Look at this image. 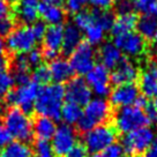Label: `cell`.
I'll return each instance as SVG.
<instances>
[{"instance_id": "obj_1", "label": "cell", "mask_w": 157, "mask_h": 157, "mask_svg": "<svg viewBox=\"0 0 157 157\" xmlns=\"http://www.w3.org/2000/svg\"><path fill=\"white\" fill-rule=\"evenodd\" d=\"M65 88L61 84L51 83L40 88L34 110L40 117L50 118L52 120L60 119L61 109L64 105Z\"/></svg>"}, {"instance_id": "obj_2", "label": "cell", "mask_w": 157, "mask_h": 157, "mask_svg": "<svg viewBox=\"0 0 157 157\" xmlns=\"http://www.w3.org/2000/svg\"><path fill=\"white\" fill-rule=\"evenodd\" d=\"M4 126L8 132L10 139H15L17 142L25 143L30 141L34 135L33 121L29 116L19 108L6 110L4 113Z\"/></svg>"}, {"instance_id": "obj_3", "label": "cell", "mask_w": 157, "mask_h": 157, "mask_svg": "<svg viewBox=\"0 0 157 157\" xmlns=\"http://www.w3.org/2000/svg\"><path fill=\"white\" fill-rule=\"evenodd\" d=\"M111 116V108L104 98H93L83 109L82 117L78 121V129L88 132L93 128L104 125Z\"/></svg>"}, {"instance_id": "obj_4", "label": "cell", "mask_w": 157, "mask_h": 157, "mask_svg": "<svg viewBox=\"0 0 157 157\" xmlns=\"http://www.w3.org/2000/svg\"><path fill=\"white\" fill-rule=\"evenodd\" d=\"M149 124L150 121L144 111L135 105L120 108L114 114V129L123 134H128L139 128L147 127Z\"/></svg>"}, {"instance_id": "obj_5", "label": "cell", "mask_w": 157, "mask_h": 157, "mask_svg": "<svg viewBox=\"0 0 157 157\" xmlns=\"http://www.w3.org/2000/svg\"><path fill=\"white\" fill-rule=\"evenodd\" d=\"M117 139V132L114 127L109 125H101L90 129L84 134L83 142L87 151L98 154L114 143Z\"/></svg>"}, {"instance_id": "obj_6", "label": "cell", "mask_w": 157, "mask_h": 157, "mask_svg": "<svg viewBox=\"0 0 157 157\" xmlns=\"http://www.w3.org/2000/svg\"><path fill=\"white\" fill-rule=\"evenodd\" d=\"M155 140V132L150 127H142L136 131L125 134L121 141V147L128 156L141 155L150 147Z\"/></svg>"}, {"instance_id": "obj_7", "label": "cell", "mask_w": 157, "mask_h": 157, "mask_svg": "<svg viewBox=\"0 0 157 157\" xmlns=\"http://www.w3.org/2000/svg\"><path fill=\"white\" fill-rule=\"evenodd\" d=\"M40 90V86L34 81H30L29 83L19 86L17 88L10 91L6 96L7 103L10 105H15V108H19L25 113H30L34 110L35 102Z\"/></svg>"}, {"instance_id": "obj_8", "label": "cell", "mask_w": 157, "mask_h": 157, "mask_svg": "<svg viewBox=\"0 0 157 157\" xmlns=\"http://www.w3.org/2000/svg\"><path fill=\"white\" fill-rule=\"evenodd\" d=\"M38 40L36 39L31 27L21 25L19 28H15L6 39V48L14 54H25L35 49L36 43Z\"/></svg>"}, {"instance_id": "obj_9", "label": "cell", "mask_w": 157, "mask_h": 157, "mask_svg": "<svg viewBox=\"0 0 157 157\" xmlns=\"http://www.w3.org/2000/svg\"><path fill=\"white\" fill-rule=\"evenodd\" d=\"M95 61L96 51L88 42H82L69 58V64L73 68V72L78 75H87L95 67Z\"/></svg>"}, {"instance_id": "obj_10", "label": "cell", "mask_w": 157, "mask_h": 157, "mask_svg": "<svg viewBox=\"0 0 157 157\" xmlns=\"http://www.w3.org/2000/svg\"><path fill=\"white\" fill-rule=\"evenodd\" d=\"M51 148L54 156L64 157L76 144V133L68 125H60L52 136Z\"/></svg>"}, {"instance_id": "obj_11", "label": "cell", "mask_w": 157, "mask_h": 157, "mask_svg": "<svg viewBox=\"0 0 157 157\" xmlns=\"http://www.w3.org/2000/svg\"><path fill=\"white\" fill-rule=\"evenodd\" d=\"M113 44L120 50L121 53L129 57H139L147 51L146 40L134 31L116 36L113 39Z\"/></svg>"}, {"instance_id": "obj_12", "label": "cell", "mask_w": 157, "mask_h": 157, "mask_svg": "<svg viewBox=\"0 0 157 157\" xmlns=\"http://www.w3.org/2000/svg\"><path fill=\"white\" fill-rule=\"evenodd\" d=\"M91 89L87 81L81 78H71L65 87V98L67 102L76 104L78 106H86L91 101Z\"/></svg>"}, {"instance_id": "obj_13", "label": "cell", "mask_w": 157, "mask_h": 157, "mask_svg": "<svg viewBox=\"0 0 157 157\" xmlns=\"http://www.w3.org/2000/svg\"><path fill=\"white\" fill-rule=\"evenodd\" d=\"M86 81L93 94H95L98 98H103L110 95L111 78L109 69L105 68L103 65H95V67L87 74Z\"/></svg>"}, {"instance_id": "obj_14", "label": "cell", "mask_w": 157, "mask_h": 157, "mask_svg": "<svg viewBox=\"0 0 157 157\" xmlns=\"http://www.w3.org/2000/svg\"><path fill=\"white\" fill-rule=\"evenodd\" d=\"M140 89L136 84L128 83L117 86L110 93V103L119 108H127L135 104L137 97L140 96Z\"/></svg>"}, {"instance_id": "obj_15", "label": "cell", "mask_w": 157, "mask_h": 157, "mask_svg": "<svg viewBox=\"0 0 157 157\" xmlns=\"http://www.w3.org/2000/svg\"><path fill=\"white\" fill-rule=\"evenodd\" d=\"M110 78L111 82L116 86L134 83L139 78V69L133 61L127 58H124L123 61L110 74Z\"/></svg>"}, {"instance_id": "obj_16", "label": "cell", "mask_w": 157, "mask_h": 157, "mask_svg": "<svg viewBox=\"0 0 157 157\" xmlns=\"http://www.w3.org/2000/svg\"><path fill=\"white\" fill-rule=\"evenodd\" d=\"M39 0H17L14 6L15 19L25 25L35 23L39 15Z\"/></svg>"}, {"instance_id": "obj_17", "label": "cell", "mask_w": 157, "mask_h": 157, "mask_svg": "<svg viewBox=\"0 0 157 157\" xmlns=\"http://www.w3.org/2000/svg\"><path fill=\"white\" fill-rule=\"evenodd\" d=\"M140 90L144 97L157 95V63H150L140 76Z\"/></svg>"}, {"instance_id": "obj_18", "label": "cell", "mask_w": 157, "mask_h": 157, "mask_svg": "<svg viewBox=\"0 0 157 157\" xmlns=\"http://www.w3.org/2000/svg\"><path fill=\"white\" fill-rule=\"evenodd\" d=\"M49 71L51 80H53L54 83L58 84L69 81L74 74L69 61L64 58H56L54 60L50 61Z\"/></svg>"}, {"instance_id": "obj_19", "label": "cell", "mask_w": 157, "mask_h": 157, "mask_svg": "<svg viewBox=\"0 0 157 157\" xmlns=\"http://www.w3.org/2000/svg\"><path fill=\"white\" fill-rule=\"evenodd\" d=\"M98 57L101 60V65L108 69H114L125 58L120 50L113 43H105L102 45L98 51Z\"/></svg>"}, {"instance_id": "obj_20", "label": "cell", "mask_w": 157, "mask_h": 157, "mask_svg": "<svg viewBox=\"0 0 157 157\" xmlns=\"http://www.w3.org/2000/svg\"><path fill=\"white\" fill-rule=\"evenodd\" d=\"M82 43V33L74 23H68L64 27V39L61 51L64 54H72L75 49Z\"/></svg>"}, {"instance_id": "obj_21", "label": "cell", "mask_w": 157, "mask_h": 157, "mask_svg": "<svg viewBox=\"0 0 157 157\" xmlns=\"http://www.w3.org/2000/svg\"><path fill=\"white\" fill-rule=\"evenodd\" d=\"M64 39V27L63 25H50L43 37L44 50L58 53L63 46Z\"/></svg>"}, {"instance_id": "obj_22", "label": "cell", "mask_w": 157, "mask_h": 157, "mask_svg": "<svg viewBox=\"0 0 157 157\" xmlns=\"http://www.w3.org/2000/svg\"><path fill=\"white\" fill-rule=\"evenodd\" d=\"M39 15L43 17L45 23H49L50 25H61L66 17V13L60 6L46 2H40Z\"/></svg>"}, {"instance_id": "obj_23", "label": "cell", "mask_w": 157, "mask_h": 157, "mask_svg": "<svg viewBox=\"0 0 157 157\" xmlns=\"http://www.w3.org/2000/svg\"><path fill=\"white\" fill-rule=\"evenodd\" d=\"M33 129H34V134L38 137V140L48 141L54 135L57 126L52 119L46 117H38L33 124Z\"/></svg>"}, {"instance_id": "obj_24", "label": "cell", "mask_w": 157, "mask_h": 157, "mask_svg": "<svg viewBox=\"0 0 157 157\" xmlns=\"http://www.w3.org/2000/svg\"><path fill=\"white\" fill-rule=\"evenodd\" d=\"M137 19L139 17L134 13L119 15L114 20V23H113V27L111 29V34L116 37L119 35L131 33V31H133L134 28H136Z\"/></svg>"}, {"instance_id": "obj_25", "label": "cell", "mask_w": 157, "mask_h": 157, "mask_svg": "<svg viewBox=\"0 0 157 157\" xmlns=\"http://www.w3.org/2000/svg\"><path fill=\"white\" fill-rule=\"evenodd\" d=\"M137 34L144 40H151L157 34V19L152 15H143L137 19Z\"/></svg>"}, {"instance_id": "obj_26", "label": "cell", "mask_w": 157, "mask_h": 157, "mask_svg": "<svg viewBox=\"0 0 157 157\" xmlns=\"http://www.w3.org/2000/svg\"><path fill=\"white\" fill-rule=\"evenodd\" d=\"M82 112H83V110L81 109V106H78L76 104L66 102L63 105L60 118H63V120L65 121L66 125L71 126L74 124H78L80 119L82 117Z\"/></svg>"}, {"instance_id": "obj_27", "label": "cell", "mask_w": 157, "mask_h": 157, "mask_svg": "<svg viewBox=\"0 0 157 157\" xmlns=\"http://www.w3.org/2000/svg\"><path fill=\"white\" fill-rule=\"evenodd\" d=\"M90 12H91L95 23L99 25L104 31L112 29L114 20H116L113 12H111L110 10H96V8H94Z\"/></svg>"}, {"instance_id": "obj_28", "label": "cell", "mask_w": 157, "mask_h": 157, "mask_svg": "<svg viewBox=\"0 0 157 157\" xmlns=\"http://www.w3.org/2000/svg\"><path fill=\"white\" fill-rule=\"evenodd\" d=\"M31 149L28 144L16 141L7 144L0 152V157H31Z\"/></svg>"}, {"instance_id": "obj_29", "label": "cell", "mask_w": 157, "mask_h": 157, "mask_svg": "<svg viewBox=\"0 0 157 157\" xmlns=\"http://www.w3.org/2000/svg\"><path fill=\"white\" fill-rule=\"evenodd\" d=\"M84 34H86V37H87L88 43L94 46V45H97L103 42L105 31H104L98 25H96L95 21H94L93 25H89L88 28L84 30Z\"/></svg>"}, {"instance_id": "obj_30", "label": "cell", "mask_w": 157, "mask_h": 157, "mask_svg": "<svg viewBox=\"0 0 157 157\" xmlns=\"http://www.w3.org/2000/svg\"><path fill=\"white\" fill-rule=\"evenodd\" d=\"M14 83V78L12 76V74L6 71L0 72V99L5 98L12 91Z\"/></svg>"}, {"instance_id": "obj_31", "label": "cell", "mask_w": 157, "mask_h": 157, "mask_svg": "<svg viewBox=\"0 0 157 157\" xmlns=\"http://www.w3.org/2000/svg\"><path fill=\"white\" fill-rule=\"evenodd\" d=\"M93 23H94V17L93 15H91V12L83 10V12H80L78 14H76L74 16V25L81 30V33L84 31L89 25H91Z\"/></svg>"}, {"instance_id": "obj_32", "label": "cell", "mask_w": 157, "mask_h": 157, "mask_svg": "<svg viewBox=\"0 0 157 157\" xmlns=\"http://www.w3.org/2000/svg\"><path fill=\"white\" fill-rule=\"evenodd\" d=\"M33 80L34 82L37 84H48L50 80H51V75H50L49 67L45 65H39L38 67H36L33 72Z\"/></svg>"}, {"instance_id": "obj_33", "label": "cell", "mask_w": 157, "mask_h": 157, "mask_svg": "<svg viewBox=\"0 0 157 157\" xmlns=\"http://www.w3.org/2000/svg\"><path fill=\"white\" fill-rule=\"evenodd\" d=\"M88 4L89 0H65L66 10L75 15L78 14L80 12H83Z\"/></svg>"}, {"instance_id": "obj_34", "label": "cell", "mask_w": 157, "mask_h": 157, "mask_svg": "<svg viewBox=\"0 0 157 157\" xmlns=\"http://www.w3.org/2000/svg\"><path fill=\"white\" fill-rule=\"evenodd\" d=\"M35 152L37 157H54L51 144L48 141L37 140L35 143Z\"/></svg>"}, {"instance_id": "obj_35", "label": "cell", "mask_w": 157, "mask_h": 157, "mask_svg": "<svg viewBox=\"0 0 157 157\" xmlns=\"http://www.w3.org/2000/svg\"><path fill=\"white\" fill-rule=\"evenodd\" d=\"M123 155H124L123 147L120 144L113 143V144H111L106 149H104L103 151L94 155L93 157H123Z\"/></svg>"}, {"instance_id": "obj_36", "label": "cell", "mask_w": 157, "mask_h": 157, "mask_svg": "<svg viewBox=\"0 0 157 157\" xmlns=\"http://www.w3.org/2000/svg\"><path fill=\"white\" fill-rule=\"evenodd\" d=\"M114 7H116V10L119 15L131 14V13H133V10H135L133 0H116Z\"/></svg>"}, {"instance_id": "obj_37", "label": "cell", "mask_w": 157, "mask_h": 157, "mask_svg": "<svg viewBox=\"0 0 157 157\" xmlns=\"http://www.w3.org/2000/svg\"><path fill=\"white\" fill-rule=\"evenodd\" d=\"M25 58H27V61H28V65L29 67H38L39 65H42V60H43V56H42V52L37 49L31 50L30 52L25 53Z\"/></svg>"}, {"instance_id": "obj_38", "label": "cell", "mask_w": 157, "mask_h": 157, "mask_svg": "<svg viewBox=\"0 0 157 157\" xmlns=\"http://www.w3.org/2000/svg\"><path fill=\"white\" fill-rule=\"evenodd\" d=\"M14 30V20L12 16H7L0 21V36H8Z\"/></svg>"}, {"instance_id": "obj_39", "label": "cell", "mask_w": 157, "mask_h": 157, "mask_svg": "<svg viewBox=\"0 0 157 157\" xmlns=\"http://www.w3.org/2000/svg\"><path fill=\"white\" fill-rule=\"evenodd\" d=\"M157 0H133L134 8L141 13H144V15H149L151 6L156 2Z\"/></svg>"}, {"instance_id": "obj_40", "label": "cell", "mask_w": 157, "mask_h": 157, "mask_svg": "<svg viewBox=\"0 0 157 157\" xmlns=\"http://www.w3.org/2000/svg\"><path fill=\"white\" fill-rule=\"evenodd\" d=\"M12 76L14 78V82L19 86H23L30 82L29 71H13Z\"/></svg>"}, {"instance_id": "obj_41", "label": "cell", "mask_w": 157, "mask_h": 157, "mask_svg": "<svg viewBox=\"0 0 157 157\" xmlns=\"http://www.w3.org/2000/svg\"><path fill=\"white\" fill-rule=\"evenodd\" d=\"M46 29H48V27H46V23L44 21H36L35 23L31 25V30H33L37 40L43 39L45 33H46Z\"/></svg>"}, {"instance_id": "obj_42", "label": "cell", "mask_w": 157, "mask_h": 157, "mask_svg": "<svg viewBox=\"0 0 157 157\" xmlns=\"http://www.w3.org/2000/svg\"><path fill=\"white\" fill-rule=\"evenodd\" d=\"M64 157H88V151L83 144H75Z\"/></svg>"}, {"instance_id": "obj_43", "label": "cell", "mask_w": 157, "mask_h": 157, "mask_svg": "<svg viewBox=\"0 0 157 157\" xmlns=\"http://www.w3.org/2000/svg\"><path fill=\"white\" fill-rule=\"evenodd\" d=\"M147 118L149 119L150 124H157V111L155 109V105L151 103H148L147 106L143 109Z\"/></svg>"}, {"instance_id": "obj_44", "label": "cell", "mask_w": 157, "mask_h": 157, "mask_svg": "<svg viewBox=\"0 0 157 157\" xmlns=\"http://www.w3.org/2000/svg\"><path fill=\"white\" fill-rule=\"evenodd\" d=\"M89 4H91L96 10H110L114 4V0H89Z\"/></svg>"}, {"instance_id": "obj_45", "label": "cell", "mask_w": 157, "mask_h": 157, "mask_svg": "<svg viewBox=\"0 0 157 157\" xmlns=\"http://www.w3.org/2000/svg\"><path fill=\"white\" fill-rule=\"evenodd\" d=\"M10 136L8 132L6 131L5 126L0 123V149L1 148H5L7 144H10Z\"/></svg>"}, {"instance_id": "obj_46", "label": "cell", "mask_w": 157, "mask_h": 157, "mask_svg": "<svg viewBox=\"0 0 157 157\" xmlns=\"http://www.w3.org/2000/svg\"><path fill=\"white\" fill-rule=\"evenodd\" d=\"M142 157H157V137H155L154 142L150 144V147L143 152Z\"/></svg>"}, {"instance_id": "obj_47", "label": "cell", "mask_w": 157, "mask_h": 157, "mask_svg": "<svg viewBox=\"0 0 157 157\" xmlns=\"http://www.w3.org/2000/svg\"><path fill=\"white\" fill-rule=\"evenodd\" d=\"M10 8L8 4L5 1H0V21L2 19H5L7 16H10Z\"/></svg>"}, {"instance_id": "obj_48", "label": "cell", "mask_w": 157, "mask_h": 157, "mask_svg": "<svg viewBox=\"0 0 157 157\" xmlns=\"http://www.w3.org/2000/svg\"><path fill=\"white\" fill-rule=\"evenodd\" d=\"M7 65H8V61H7V59L2 56V57H0V72H2V71H6V67H7Z\"/></svg>"}, {"instance_id": "obj_49", "label": "cell", "mask_w": 157, "mask_h": 157, "mask_svg": "<svg viewBox=\"0 0 157 157\" xmlns=\"http://www.w3.org/2000/svg\"><path fill=\"white\" fill-rule=\"evenodd\" d=\"M5 50H6V43H5V40H4V37L0 36V57L4 56Z\"/></svg>"}, {"instance_id": "obj_50", "label": "cell", "mask_w": 157, "mask_h": 157, "mask_svg": "<svg viewBox=\"0 0 157 157\" xmlns=\"http://www.w3.org/2000/svg\"><path fill=\"white\" fill-rule=\"evenodd\" d=\"M149 15H152V16H155V17L157 19V1L151 6L150 12H149Z\"/></svg>"}, {"instance_id": "obj_51", "label": "cell", "mask_w": 157, "mask_h": 157, "mask_svg": "<svg viewBox=\"0 0 157 157\" xmlns=\"http://www.w3.org/2000/svg\"><path fill=\"white\" fill-rule=\"evenodd\" d=\"M65 0H43V2L46 4H52V5H60L61 2H64Z\"/></svg>"}, {"instance_id": "obj_52", "label": "cell", "mask_w": 157, "mask_h": 157, "mask_svg": "<svg viewBox=\"0 0 157 157\" xmlns=\"http://www.w3.org/2000/svg\"><path fill=\"white\" fill-rule=\"evenodd\" d=\"M156 97V99H155V103H154V105H155V109H156V111H157V95L155 96Z\"/></svg>"}, {"instance_id": "obj_53", "label": "cell", "mask_w": 157, "mask_h": 157, "mask_svg": "<svg viewBox=\"0 0 157 157\" xmlns=\"http://www.w3.org/2000/svg\"><path fill=\"white\" fill-rule=\"evenodd\" d=\"M155 39H156V40H157V34H156V36H155Z\"/></svg>"}, {"instance_id": "obj_54", "label": "cell", "mask_w": 157, "mask_h": 157, "mask_svg": "<svg viewBox=\"0 0 157 157\" xmlns=\"http://www.w3.org/2000/svg\"><path fill=\"white\" fill-rule=\"evenodd\" d=\"M0 1H5V0H0Z\"/></svg>"}]
</instances>
